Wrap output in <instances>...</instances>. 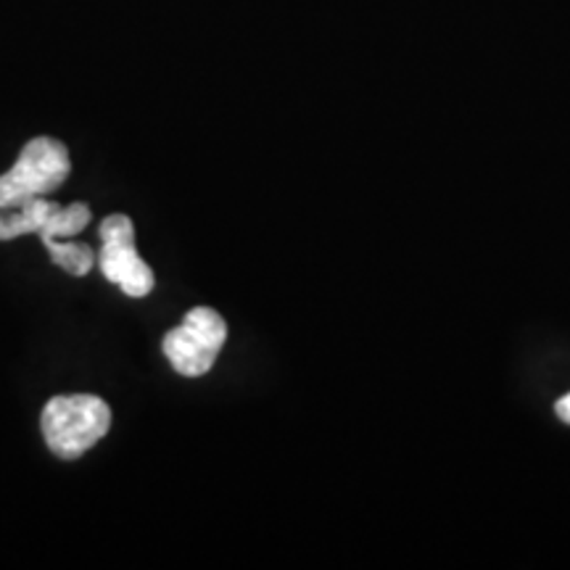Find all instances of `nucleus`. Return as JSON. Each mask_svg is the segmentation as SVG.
<instances>
[{
  "label": "nucleus",
  "instance_id": "obj_1",
  "mask_svg": "<svg viewBox=\"0 0 570 570\" xmlns=\"http://www.w3.org/2000/svg\"><path fill=\"white\" fill-rule=\"evenodd\" d=\"M46 444L59 460H77L111 428V407L101 396H53L40 417Z\"/></svg>",
  "mask_w": 570,
  "mask_h": 570
},
{
  "label": "nucleus",
  "instance_id": "obj_2",
  "mask_svg": "<svg viewBox=\"0 0 570 570\" xmlns=\"http://www.w3.org/2000/svg\"><path fill=\"white\" fill-rule=\"evenodd\" d=\"M71 173V159L61 140L32 138L21 148L19 159L6 175H0V209H19L32 198L59 190Z\"/></svg>",
  "mask_w": 570,
  "mask_h": 570
},
{
  "label": "nucleus",
  "instance_id": "obj_4",
  "mask_svg": "<svg viewBox=\"0 0 570 570\" xmlns=\"http://www.w3.org/2000/svg\"><path fill=\"white\" fill-rule=\"evenodd\" d=\"M98 235H101L104 246L101 256H98V267L106 281L125 291L127 296L142 298L154 291V273L140 259L138 248H135V225L127 214H111L98 225Z\"/></svg>",
  "mask_w": 570,
  "mask_h": 570
},
{
  "label": "nucleus",
  "instance_id": "obj_3",
  "mask_svg": "<svg viewBox=\"0 0 570 570\" xmlns=\"http://www.w3.org/2000/svg\"><path fill=\"white\" fill-rule=\"evenodd\" d=\"M227 341V323L212 306H196L161 341V352L185 377L209 373Z\"/></svg>",
  "mask_w": 570,
  "mask_h": 570
},
{
  "label": "nucleus",
  "instance_id": "obj_6",
  "mask_svg": "<svg viewBox=\"0 0 570 570\" xmlns=\"http://www.w3.org/2000/svg\"><path fill=\"white\" fill-rule=\"evenodd\" d=\"M90 219H92V214H90L88 204L77 202L71 206H61V209L56 212L51 219H48L46 227H42L38 235H40L42 244H51V240H63V238H69V235L82 233L85 227L90 225Z\"/></svg>",
  "mask_w": 570,
  "mask_h": 570
},
{
  "label": "nucleus",
  "instance_id": "obj_8",
  "mask_svg": "<svg viewBox=\"0 0 570 570\" xmlns=\"http://www.w3.org/2000/svg\"><path fill=\"white\" fill-rule=\"evenodd\" d=\"M554 412H558V417L562 420V423L570 425V394H566L558 404H554Z\"/></svg>",
  "mask_w": 570,
  "mask_h": 570
},
{
  "label": "nucleus",
  "instance_id": "obj_5",
  "mask_svg": "<svg viewBox=\"0 0 570 570\" xmlns=\"http://www.w3.org/2000/svg\"><path fill=\"white\" fill-rule=\"evenodd\" d=\"M59 209L61 204L48 202L46 196H40L27 202L24 206H19L17 214H0V240H13L19 235L40 233Z\"/></svg>",
  "mask_w": 570,
  "mask_h": 570
},
{
  "label": "nucleus",
  "instance_id": "obj_7",
  "mask_svg": "<svg viewBox=\"0 0 570 570\" xmlns=\"http://www.w3.org/2000/svg\"><path fill=\"white\" fill-rule=\"evenodd\" d=\"M48 252H51V259L56 267H61L63 273L69 275H88L92 265H96V254L88 244H63V240H51L46 244Z\"/></svg>",
  "mask_w": 570,
  "mask_h": 570
}]
</instances>
